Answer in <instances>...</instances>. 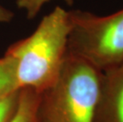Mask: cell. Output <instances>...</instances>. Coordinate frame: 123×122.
<instances>
[{
	"mask_svg": "<svg viewBox=\"0 0 123 122\" xmlns=\"http://www.w3.org/2000/svg\"><path fill=\"white\" fill-rule=\"evenodd\" d=\"M95 122H123V62L103 71Z\"/></svg>",
	"mask_w": 123,
	"mask_h": 122,
	"instance_id": "cell-4",
	"label": "cell"
},
{
	"mask_svg": "<svg viewBox=\"0 0 123 122\" xmlns=\"http://www.w3.org/2000/svg\"><path fill=\"white\" fill-rule=\"evenodd\" d=\"M50 0H17L18 8L25 10L27 13L28 18L33 19L38 14L41 7ZM66 3L72 5L74 0H64Z\"/></svg>",
	"mask_w": 123,
	"mask_h": 122,
	"instance_id": "cell-8",
	"label": "cell"
},
{
	"mask_svg": "<svg viewBox=\"0 0 123 122\" xmlns=\"http://www.w3.org/2000/svg\"><path fill=\"white\" fill-rule=\"evenodd\" d=\"M20 90L0 99V122H9L14 116L19 100Z\"/></svg>",
	"mask_w": 123,
	"mask_h": 122,
	"instance_id": "cell-7",
	"label": "cell"
},
{
	"mask_svg": "<svg viewBox=\"0 0 123 122\" xmlns=\"http://www.w3.org/2000/svg\"><path fill=\"white\" fill-rule=\"evenodd\" d=\"M41 94L30 88L20 90L16 111L9 122H38Z\"/></svg>",
	"mask_w": 123,
	"mask_h": 122,
	"instance_id": "cell-5",
	"label": "cell"
},
{
	"mask_svg": "<svg viewBox=\"0 0 123 122\" xmlns=\"http://www.w3.org/2000/svg\"><path fill=\"white\" fill-rule=\"evenodd\" d=\"M68 12V52L102 71L122 63L123 9L107 16L79 10Z\"/></svg>",
	"mask_w": 123,
	"mask_h": 122,
	"instance_id": "cell-3",
	"label": "cell"
},
{
	"mask_svg": "<svg viewBox=\"0 0 123 122\" xmlns=\"http://www.w3.org/2000/svg\"><path fill=\"white\" fill-rule=\"evenodd\" d=\"M70 26L69 12L57 6L30 37L7 49L6 53L14 60L21 89L43 94L53 85L68 53Z\"/></svg>",
	"mask_w": 123,
	"mask_h": 122,
	"instance_id": "cell-1",
	"label": "cell"
},
{
	"mask_svg": "<svg viewBox=\"0 0 123 122\" xmlns=\"http://www.w3.org/2000/svg\"><path fill=\"white\" fill-rule=\"evenodd\" d=\"M38 122H52L51 121H49V119H47L45 116H43L41 113V112L39 111V117H38Z\"/></svg>",
	"mask_w": 123,
	"mask_h": 122,
	"instance_id": "cell-10",
	"label": "cell"
},
{
	"mask_svg": "<svg viewBox=\"0 0 123 122\" xmlns=\"http://www.w3.org/2000/svg\"><path fill=\"white\" fill-rule=\"evenodd\" d=\"M13 17H14V14L10 10L0 6V22H10L13 18Z\"/></svg>",
	"mask_w": 123,
	"mask_h": 122,
	"instance_id": "cell-9",
	"label": "cell"
},
{
	"mask_svg": "<svg viewBox=\"0 0 123 122\" xmlns=\"http://www.w3.org/2000/svg\"><path fill=\"white\" fill-rule=\"evenodd\" d=\"M103 71L68 52L58 77L41 94L40 112L52 122H95Z\"/></svg>",
	"mask_w": 123,
	"mask_h": 122,
	"instance_id": "cell-2",
	"label": "cell"
},
{
	"mask_svg": "<svg viewBox=\"0 0 123 122\" xmlns=\"http://www.w3.org/2000/svg\"><path fill=\"white\" fill-rule=\"evenodd\" d=\"M14 59L8 54L0 58V99L20 90Z\"/></svg>",
	"mask_w": 123,
	"mask_h": 122,
	"instance_id": "cell-6",
	"label": "cell"
}]
</instances>
